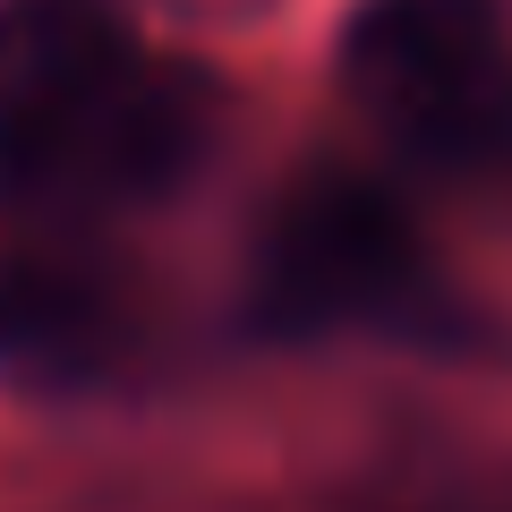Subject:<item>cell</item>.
<instances>
[{"label": "cell", "instance_id": "3", "mask_svg": "<svg viewBox=\"0 0 512 512\" xmlns=\"http://www.w3.org/2000/svg\"><path fill=\"white\" fill-rule=\"evenodd\" d=\"M231 94L197 60H154L137 52L43 154L35 188H77V197H163L180 188L205 154L222 146Z\"/></svg>", "mask_w": 512, "mask_h": 512}, {"label": "cell", "instance_id": "6", "mask_svg": "<svg viewBox=\"0 0 512 512\" xmlns=\"http://www.w3.org/2000/svg\"><path fill=\"white\" fill-rule=\"evenodd\" d=\"M180 26H256V18H274L282 0H163Z\"/></svg>", "mask_w": 512, "mask_h": 512}, {"label": "cell", "instance_id": "4", "mask_svg": "<svg viewBox=\"0 0 512 512\" xmlns=\"http://www.w3.org/2000/svg\"><path fill=\"white\" fill-rule=\"evenodd\" d=\"M137 60L120 0H0V180L35 188L60 128Z\"/></svg>", "mask_w": 512, "mask_h": 512}, {"label": "cell", "instance_id": "1", "mask_svg": "<svg viewBox=\"0 0 512 512\" xmlns=\"http://www.w3.org/2000/svg\"><path fill=\"white\" fill-rule=\"evenodd\" d=\"M342 77L384 137L427 163H487L512 146V35L495 0H359Z\"/></svg>", "mask_w": 512, "mask_h": 512}, {"label": "cell", "instance_id": "2", "mask_svg": "<svg viewBox=\"0 0 512 512\" xmlns=\"http://www.w3.org/2000/svg\"><path fill=\"white\" fill-rule=\"evenodd\" d=\"M427 274L419 222L367 171H299L256 231V308L274 325H359L393 316Z\"/></svg>", "mask_w": 512, "mask_h": 512}, {"label": "cell", "instance_id": "5", "mask_svg": "<svg viewBox=\"0 0 512 512\" xmlns=\"http://www.w3.org/2000/svg\"><path fill=\"white\" fill-rule=\"evenodd\" d=\"M103 333V282L60 248L0 239V359H60Z\"/></svg>", "mask_w": 512, "mask_h": 512}]
</instances>
